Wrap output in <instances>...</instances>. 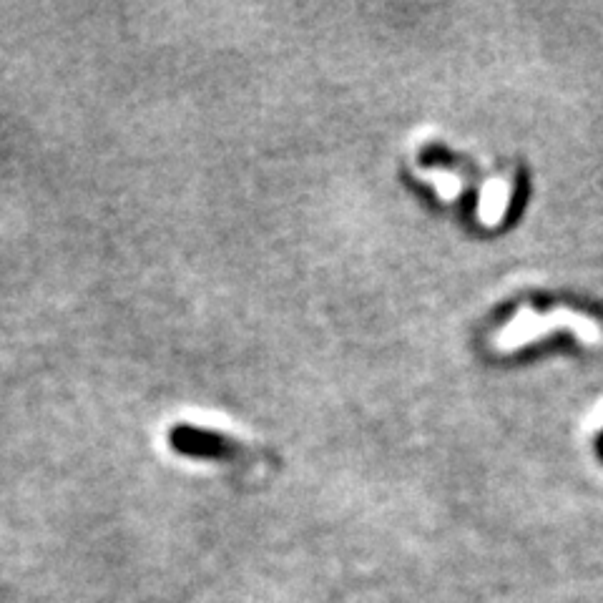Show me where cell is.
Masks as SVG:
<instances>
[{"label": "cell", "mask_w": 603, "mask_h": 603, "mask_svg": "<svg viewBox=\"0 0 603 603\" xmlns=\"http://www.w3.org/2000/svg\"><path fill=\"white\" fill-rule=\"evenodd\" d=\"M171 445L179 453L194 455V458H244V448L209 430L176 428L171 433Z\"/></svg>", "instance_id": "cell-1"}, {"label": "cell", "mask_w": 603, "mask_h": 603, "mask_svg": "<svg viewBox=\"0 0 603 603\" xmlns=\"http://www.w3.org/2000/svg\"><path fill=\"white\" fill-rule=\"evenodd\" d=\"M598 450H601V455H603V438H601V445H598Z\"/></svg>", "instance_id": "cell-2"}]
</instances>
